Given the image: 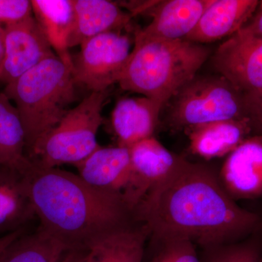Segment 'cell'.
<instances>
[{
    "label": "cell",
    "instance_id": "d4e9b609",
    "mask_svg": "<svg viewBox=\"0 0 262 262\" xmlns=\"http://www.w3.org/2000/svg\"><path fill=\"white\" fill-rule=\"evenodd\" d=\"M33 16L32 2L29 0H0V24L14 25Z\"/></svg>",
    "mask_w": 262,
    "mask_h": 262
},
{
    "label": "cell",
    "instance_id": "f1b7e54d",
    "mask_svg": "<svg viewBox=\"0 0 262 262\" xmlns=\"http://www.w3.org/2000/svg\"><path fill=\"white\" fill-rule=\"evenodd\" d=\"M5 56L4 27L0 24V75Z\"/></svg>",
    "mask_w": 262,
    "mask_h": 262
},
{
    "label": "cell",
    "instance_id": "cb8c5ba5",
    "mask_svg": "<svg viewBox=\"0 0 262 262\" xmlns=\"http://www.w3.org/2000/svg\"><path fill=\"white\" fill-rule=\"evenodd\" d=\"M158 249L149 262H201L196 246L185 239L154 243Z\"/></svg>",
    "mask_w": 262,
    "mask_h": 262
},
{
    "label": "cell",
    "instance_id": "8992f818",
    "mask_svg": "<svg viewBox=\"0 0 262 262\" xmlns=\"http://www.w3.org/2000/svg\"><path fill=\"white\" fill-rule=\"evenodd\" d=\"M108 90L91 92L61 121L35 143L27 158L42 168L76 164L99 147L97 134L103 124L102 110Z\"/></svg>",
    "mask_w": 262,
    "mask_h": 262
},
{
    "label": "cell",
    "instance_id": "9c48e42d",
    "mask_svg": "<svg viewBox=\"0 0 262 262\" xmlns=\"http://www.w3.org/2000/svg\"><path fill=\"white\" fill-rule=\"evenodd\" d=\"M129 150L130 177L122 195L133 213L153 188L178 168L184 158L169 151L155 136L139 141Z\"/></svg>",
    "mask_w": 262,
    "mask_h": 262
},
{
    "label": "cell",
    "instance_id": "4dcf8cb0",
    "mask_svg": "<svg viewBox=\"0 0 262 262\" xmlns=\"http://www.w3.org/2000/svg\"><path fill=\"white\" fill-rule=\"evenodd\" d=\"M258 262H262V252H261V257H260L259 261H258Z\"/></svg>",
    "mask_w": 262,
    "mask_h": 262
},
{
    "label": "cell",
    "instance_id": "d6986e66",
    "mask_svg": "<svg viewBox=\"0 0 262 262\" xmlns=\"http://www.w3.org/2000/svg\"><path fill=\"white\" fill-rule=\"evenodd\" d=\"M34 216L23 173L0 165V237L23 228Z\"/></svg>",
    "mask_w": 262,
    "mask_h": 262
},
{
    "label": "cell",
    "instance_id": "484cf974",
    "mask_svg": "<svg viewBox=\"0 0 262 262\" xmlns=\"http://www.w3.org/2000/svg\"><path fill=\"white\" fill-rule=\"evenodd\" d=\"M248 119L252 125L253 134H262V95L256 97H246Z\"/></svg>",
    "mask_w": 262,
    "mask_h": 262
},
{
    "label": "cell",
    "instance_id": "f546056e",
    "mask_svg": "<svg viewBox=\"0 0 262 262\" xmlns=\"http://www.w3.org/2000/svg\"><path fill=\"white\" fill-rule=\"evenodd\" d=\"M77 257H78V250L77 248H73L66 253L65 256L60 262H77Z\"/></svg>",
    "mask_w": 262,
    "mask_h": 262
},
{
    "label": "cell",
    "instance_id": "277c9868",
    "mask_svg": "<svg viewBox=\"0 0 262 262\" xmlns=\"http://www.w3.org/2000/svg\"><path fill=\"white\" fill-rule=\"evenodd\" d=\"M72 65L58 56L48 58L5 87L23 125L26 155L58 125L75 100Z\"/></svg>",
    "mask_w": 262,
    "mask_h": 262
},
{
    "label": "cell",
    "instance_id": "ac0fdd59",
    "mask_svg": "<svg viewBox=\"0 0 262 262\" xmlns=\"http://www.w3.org/2000/svg\"><path fill=\"white\" fill-rule=\"evenodd\" d=\"M161 108L158 103L144 96L119 100L111 117L117 145L129 148L154 136L156 127L160 125Z\"/></svg>",
    "mask_w": 262,
    "mask_h": 262
},
{
    "label": "cell",
    "instance_id": "4fadbf2b",
    "mask_svg": "<svg viewBox=\"0 0 262 262\" xmlns=\"http://www.w3.org/2000/svg\"><path fill=\"white\" fill-rule=\"evenodd\" d=\"M213 0L155 1L148 9L152 17L145 28L136 31L134 39L175 41L185 39L195 28Z\"/></svg>",
    "mask_w": 262,
    "mask_h": 262
},
{
    "label": "cell",
    "instance_id": "6da1fadb",
    "mask_svg": "<svg viewBox=\"0 0 262 262\" xmlns=\"http://www.w3.org/2000/svg\"><path fill=\"white\" fill-rule=\"evenodd\" d=\"M132 215L149 229L152 243L185 239L203 248L239 242L262 231V215L229 196L215 167L186 158Z\"/></svg>",
    "mask_w": 262,
    "mask_h": 262
},
{
    "label": "cell",
    "instance_id": "ffe728a7",
    "mask_svg": "<svg viewBox=\"0 0 262 262\" xmlns=\"http://www.w3.org/2000/svg\"><path fill=\"white\" fill-rule=\"evenodd\" d=\"M33 15L56 56L72 65L68 42L74 24L72 0H32Z\"/></svg>",
    "mask_w": 262,
    "mask_h": 262
},
{
    "label": "cell",
    "instance_id": "3957f363",
    "mask_svg": "<svg viewBox=\"0 0 262 262\" xmlns=\"http://www.w3.org/2000/svg\"><path fill=\"white\" fill-rule=\"evenodd\" d=\"M211 54L205 45L187 39H134V49L117 83L124 91L142 95L163 107L198 74Z\"/></svg>",
    "mask_w": 262,
    "mask_h": 262
},
{
    "label": "cell",
    "instance_id": "5bb4252c",
    "mask_svg": "<svg viewBox=\"0 0 262 262\" xmlns=\"http://www.w3.org/2000/svg\"><path fill=\"white\" fill-rule=\"evenodd\" d=\"M84 182L102 192L122 194L130 173L128 147L100 146L87 158L76 164Z\"/></svg>",
    "mask_w": 262,
    "mask_h": 262
},
{
    "label": "cell",
    "instance_id": "2e32d148",
    "mask_svg": "<svg viewBox=\"0 0 262 262\" xmlns=\"http://www.w3.org/2000/svg\"><path fill=\"white\" fill-rule=\"evenodd\" d=\"M184 131L189 139V151L207 160L227 156L254 135L249 119L208 122Z\"/></svg>",
    "mask_w": 262,
    "mask_h": 262
},
{
    "label": "cell",
    "instance_id": "83f0119b",
    "mask_svg": "<svg viewBox=\"0 0 262 262\" xmlns=\"http://www.w3.org/2000/svg\"><path fill=\"white\" fill-rule=\"evenodd\" d=\"M26 233L25 228H20L15 232H10L0 237V256L3 252L7 249L8 246H10L15 241H16L18 237Z\"/></svg>",
    "mask_w": 262,
    "mask_h": 262
},
{
    "label": "cell",
    "instance_id": "5b68a950",
    "mask_svg": "<svg viewBox=\"0 0 262 262\" xmlns=\"http://www.w3.org/2000/svg\"><path fill=\"white\" fill-rule=\"evenodd\" d=\"M244 119H248L244 94L219 74H196L163 105L160 124L177 132L208 122Z\"/></svg>",
    "mask_w": 262,
    "mask_h": 262
},
{
    "label": "cell",
    "instance_id": "9a60e30c",
    "mask_svg": "<svg viewBox=\"0 0 262 262\" xmlns=\"http://www.w3.org/2000/svg\"><path fill=\"white\" fill-rule=\"evenodd\" d=\"M258 0H213L185 39L205 45L233 35L256 11Z\"/></svg>",
    "mask_w": 262,
    "mask_h": 262
},
{
    "label": "cell",
    "instance_id": "e0dca14e",
    "mask_svg": "<svg viewBox=\"0 0 262 262\" xmlns=\"http://www.w3.org/2000/svg\"><path fill=\"white\" fill-rule=\"evenodd\" d=\"M72 3L74 24L69 49L103 33L120 32L129 25L132 17L119 4L107 0H72Z\"/></svg>",
    "mask_w": 262,
    "mask_h": 262
},
{
    "label": "cell",
    "instance_id": "7402d4cb",
    "mask_svg": "<svg viewBox=\"0 0 262 262\" xmlns=\"http://www.w3.org/2000/svg\"><path fill=\"white\" fill-rule=\"evenodd\" d=\"M25 134L15 105L0 94V165L22 172L29 161L26 155Z\"/></svg>",
    "mask_w": 262,
    "mask_h": 262
},
{
    "label": "cell",
    "instance_id": "8fae6325",
    "mask_svg": "<svg viewBox=\"0 0 262 262\" xmlns=\"http://www.w3.org/2000/svg\"><path fill=\"white\" fill-rule=\"evenodd\" d=\"M149 239L147 227L132 220L96 234L76 248L77 262H143Z\"/></svg>",
    "mask_w": 262,
    "mask_h": 262
},
{
    "label": "cell",
    "instance_id": "7a4b0ae2",
    "mask_svg": "<svg viewBox=\"0 0 262 262\" xmlns=\"http://www.w3.org/2000/svg\"><path fill=\"white\" fill-rule=\"evenodd\" d=\"M23 175L39 226L71 249L134 220L122 194L95 189L78 175L58 168H42L30 160Z\"/></svg>",
    "mask_w": 262,
    "mask_h": 262
},
{
    "label": "cell",
    "instance_id": "ba28073f",
    "mask_svg": "<svg viewBox=\"0 0 262 262\" xmlns=\"http://www.w3.org/2000/svg\"><path fill=\"white\" fill-rule=\"evenodd\" d=\"M210 58L216 74L246 97L262 95V38L242 28L221 44Z\"/></svg>",
    "mask_w": 262,
    "mask_h": 262
},
{
    "label": "cell",
    "instance_id": "52a82bcc",
    "mask_svg": "<svg viewBox=\"0 0 262 262\" xmlns=\"http://www.w3.org/2000/svg\"><path fill=\"white\" fill-rule=\"evenodd\" d=\"M72 72L76 84L91 92L107 91L118 82L131 53L130 37L120 32L103 33L80 45Z\"/></svg>",
    "mask_w": 262,
    "mask_h": 262
},
{
    "label": "cell",
    "instance_id": "4316f807",
    "mask_svg": "<svg viewBox=\"0 0 262 262\" xmlns=\"http://www.w3.org/2000/svg\"><path fill=\"white\" fill-rule=\"evenodd\" d=\"M243 29L256 37L262 38V1H259L256 11Z\"/></svg>",
    "mask_w": 262,
    "mask_h": 262
},
{
    "label": "cell",
    "instance_id": "44dd1931",
    "mask_svg": "<svg viewBox=\"0 0 262 262\" xmlns=\"http://www.w3.org/2000/svg\"><path fill=\"white\" fill-rule=\"evenodd\" d=\"M71 248L39 226L7 248L0 262H60Z\"/></svg>",
    "mask_w": 262,
    "mask_h": 262
},
{
    "label": "cell",
    "instance_id": "7c38bea8",
    "mask_svg": "<svg viewBox=\"0 0 262 262\" xmlns=\"http://www.w3.org/2000/svg\"><path fill=\"white\" fill-rule=\"evenodd\" d=\"M219 177L234 201L261 198L262 134L247 138L227 155Z\"/></svg>",
    "mask_w": 262,
    "mask_h": 262
},
{
    "label": "cell",
    "instance_id": "30bf717a",
    "mask_svg": "<svg viewBox=\"0 0 262 262\" xmlns=\"http://www.w3.org/2000/svg\"><path fill=\"white\" fill-rule=\"evenodd\" d=\"M4 27L5 56L0 80L9 84L41 62L56 56L34 15Z\"/></svg>",
    "mask_w": 262,
    "mask_h": 262
},
{
    "label": "cell",
    "instance_id": "603a6c76",
    "mask_svg": "<svg viewBox=\"0 0 262 262\" xmlns=\"http://www.w3.org/2000/svg\"><path fill=\"white\" fill-rule=\"evenodd\" d=\"M201 250V262H258L262 252V231L239 242Z\"/></svg>",
    "mask_w": 262,
    "mask_h": 262
}]
</instances>
